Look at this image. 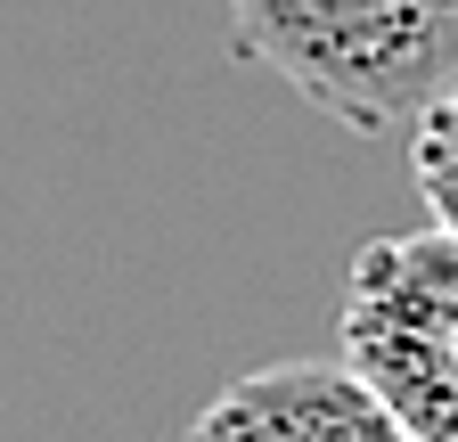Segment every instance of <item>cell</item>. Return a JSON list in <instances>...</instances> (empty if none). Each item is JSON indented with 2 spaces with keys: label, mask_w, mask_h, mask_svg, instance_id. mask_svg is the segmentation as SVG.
I'll list each match as a JSON object with an SVG mask.
<instances>
[{
  "label": "cell",
  "mask_w": 458,
  "mask_h": 442,
  "mask_svg": "<svg viewBox=\"0 0 458 442\" xmlns=\"http://www.w3.org/2000/svg\"><path fill=\"white\" fill-rule=\"evenodd\" d=\"M335 361L393 410L410 442H458V238L393 230L344 262Z\"/></svg>",
  "instance_id": "obj_2"
},
{
  "label": "cell",
  "mask_w": 458,
  "mask_h": 442,
  "mask_svg": "<svg viewBox=\"0 0 458 442\" xmlns=\"http://www.w3.org/2000/svg\"><path fill=\"white\" fill-rule=\"evenodd\" d=\"M410 181H418V197L434 213V230L458 238V82L410 123Z\"/></svg>",
  "instance_id": "obj_4"
},
{
  "label": "cell",
  "mask_w": 458,
  "mask_h": 442,
  "mask_svg": "<svg viewBox=\"0 0 458 442\" xmlns=\"http://www.w3.org/2000/svg\"><path fill=\"white\" fill-rule=\"evenodd\" d=\"M246 66H270L311 115L393 140L458 82V0H221Z\"/></svg>",
  "instance_id": "obj_1"
},
{
  "label": "cell",
  "mask_w": 458,
  "mask_h": 442,
  "mask_svg": "<svg viewBox=\"0 0 458 442\" xmlns=\"http://www.w3.org/2000/svg\"><path fill=\"white\" fill-rule=\"evenodd\" d=\"M181 442H410L344 361H270L229 377Z\"/></svg>",
  "instance_id": "obj_3"
}]
</instances>
